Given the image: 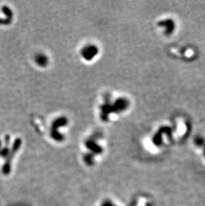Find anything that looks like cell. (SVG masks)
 <instances>
[{
	"label": "cell",
	"mask_w": 205,
	"mask_h": 206,
	"mask_svg": "<svg viewBox=\"0 0 205 206\" xmlns=\"http://www.w3.org/2000/svg\"><path fill=\"white\" fill-rule=\"evenodd\" d=\"M35 61L37 65H38L41 67H46L48 64V62H49L47 57L45 55L42 54H37L35 57Z\"/></svg>",
	"instance_id": "cell-8"
},
{
	"label": "cell",
	"mask_w": 205,
	"mask_h": 206,
	"mask_svg": "<svg viewBox=\"0 0 205 206\" xmlns=\"http://www.w3.org/2000/svg\"><path fill=\"white\" fill-rule=\"evenodd\" d=\"M21 145V139L20 138L16 139L14 141V143H13V144L12 150L9 152V154H8L7 155V161L5 162L4 167H3V173H4V174H8L10 172L11 162H12L13 157L14 156V154L18 151V149H20Z\"/></svg>",
	"instance_id": "cell-1"
},
{
	"label": "cell",
	"mask_w": 205,
	"mask_h": 206,
	"mask_svg": "<svg viewBox=\"0 0 205 206\" xmlns=\"http://www.w3.org/2000/svg\"><path fill=\"white\" fill-rule=\"evenodd\" d=\"M158 25L159 26H161V27L165 28V29H166V30H165V33H166L167 35H170V34H171L173 32V31L175 30V25L174 22H173L172 20H170V19H167L165 20L161 21V22H159Z\"/></svg>",
	"instance_id": "cell-6"
},
{
	"label": "cell",
	"mask_w": 205,
	"mask_h": 206,
	"mask_svg": "<svg viewBox=\"0 0 205 206\" xmlns=\"http://www.w3.org/2000/svg\"><path fill=\"white\" fill-rule=\"evenodd\" d=\"M99 49L95 45H87L81 49V54L85 60L91 61L98 54Z\"/></svg>",
	"instance_id": "cell-3"
},
{
	"label": "cell",
	"mask_w": 205,
	"mask_h": 206,
	"mask_svg": "<svg viewBox=\"0 0 205 206\" xmlns=\"http://www.w3.org/2000/svg\"><path fill=\"white\" fill-rule=\"evenodd\" d=\"M87 147L88 148H89L91 150H93V152H97V153H99L101 152V147L98 146V145L96 144L94 141L92 140H89L87 141V144H86Z\"/></svg>",
	"instance_id": "cell-9"
},
{
	"label": "cell",
	"mask_w": 205,
	"mask_h": 206,
	"mask_svg": "<svg viewBox=\"0 0 205 206\" xmlns=\"http://www.w3.org/2000/svg\"><path fill=\"white\" fill-rule=\"evenodd\" d=\"M68 123V120L66 118V117H60L53 121L52 123L51 129H54V130H57L59 128H61V127L65 126L67 125Z\"/></svg>",
	"instance_id": "cell-7"
},
{
	"label": "cell",
	"mask_w": 205,
	"mask_h": 206,
	"mask_svg": "<svg viewBox=\"0 0 205 206\" xmlns=\"http://www.w3.org/2000/svg\"><path fill=\"white\" fill-rule=\"evenodd\" d=\"M2 12L4 14L7 16V19H9L10 20H12L13 18V12L11 10L9 7L6 6L2 7Z\"/></svg>",
	"instance_id": "cell-10"
},
{
	"label": "cell",
	"mask_w": 205,
	"mask_h": 206,
	"mask_svg": "<svg viewBox=\"0 0 205 206\" xmlns=\"http://www.w3.org/2000/svg\"><path fill=\"white\" fill-rule=\"evenodd\" d=\"M163 133H167L169 137H172V129L169 127H162L159 129V131L154 134L153 138L154 144L159 146L162 143V136Z\"/></svg>",
	"instance_id": "cell-4"
},
{
	"label": "cell",
	"mask_w": 205,
	"mask_h": 206,
	"mask_svg": "<svg viewBox=\"0 0 205 206\" xmlns=\"http://www.w3.org/2000/svg\"><path fill=\"white\" fill-rule=\"evenodd\" d=\"M129 106V102L126 98L120 97L116 99L111 105L112 112L114 113H120L126 110Z\"/></svg>",
	"instance_id": "cell-2"
},
{
	"label": "cell",
	"mask_w": 205,
	"mask_h": 206,
	"mask_svg": "<svg viewBox=\"0 0 205 206\" xmlns=\"http://www.w3.org/2000/svg\"><path fill=\"white\" fill-rule=\"evenodd\" d=\"M12 22V20L8 19H2L0 18V25H9Z\"/></svg>",
	"instance_id": "cell-11"
},
{
	"label": "cell",
	"mask_w": 205,
	"mask_h": 206,
	"mask_svg": "<svg viewBox=\"0 0 205 206\" xmlns=\"http://www.w3.org/2000/svg\"><path fill=\"white\" fill-rule=\"evenodd\" d=\"M112 112L111 105L109 102H105V104L101 106V119L103 121H107L109 120V116Z\"/></svg>",
	"instance_id": "cell-5"
}]
</instances>
